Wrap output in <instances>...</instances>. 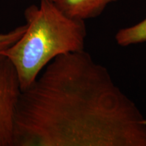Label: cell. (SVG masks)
I'll list each match as a JSON object with an SVG mask.
<instances>
[{
    "label": "cell",
    "instance_id": "6",
    "mask_svg": "<svg viewBox=\"0 0 146 146\" xmlns=\"http://www.w3.org/2000/svg\"><path fill=\"white\" fill-rule=\"evenodd\" d=\"M26 25L16 27L5 33H0V56L3 51L16 43L26 31Z\"/></svg>",
    "mask_w": 146,
    "mask_h": 146
},
{
    "label": "cell",
    "instance_id": "1",
    "mask_svg": "<svg viewBox=\"0 0 146 146\" xmlns=\"http://www.w3.org/2000/svg\"><path fill=\"white\" fill-rule=\"evenodd\" d=\"M14 146H146V118L83 50L58 56L22 91Z\"/></svg>",
    "mask_w": 146,
    "mask_h": 146
},
{
    "label": "cell",
    "instance_id": "4",
    "mask_svg": "<svg viewBox=\"0 0 146 146\" xmlns=\"http://www.w3.org/2000/svg\"><path fill=\"white\" fill-rule=\"evenodd\" d=\"M118 0H59L55 2L62 10L75 19L85 21L101 15L107 6Z\"/></svg>",
    "mask_w": 146,
    "mask_h": 146
},
{
    "label": "cell",
    "instance_id": "2",
    "mask_svg": "<svg viewBox=\"0 0 146 146\" xmlns=\"http://www.w3.org/2000/svg\"><path fill=\"white\" fill-rule=\"evenodd\" d=\"M25 32L1 55L13 66L22 91L58 56L84 50L85 21L65 14L52 0H40L25 12Z\"/></svg>",
    "mask_w": 146,
    "mask_h": 146
},
{
    "label": "cell",
    "instance_id": "5",
    "mask_svg": "<svg viewBox=\"0 0 146 146\" xmlns=\"http://www.w3.org/2000/svg\"><path fill=\"white\" fill-rule=\"evenodd\" d=\"M115 41L120 47H127L146 42V18L132 26L120 29L114 36Z\"/></svg>",
    "mask_w": 146,
    "mask_h": 146
},
{
    "label": "cell",
    "instance_id": "7",
    "mask_svg": "<svg viewBox=\"0 0 146 146\" xmlns=\"http://www.w3.org/2000/svg\"><path fill=\"white\" fill-rule=\"evenodd\" d=\"M53 1H54V2H57L58 1H59V0H52Z\"/></svg>",
    "mask_w": 146,
    "mask_h": 146
},
{
    "label": "cell",
    "instance_id": "3",
    "mask_svg": "<svg viewBox=\"0 0 146 146\" xmlns=\"http://www.w3.org/2000/svg\"><path fill=\"white\" fill-rule=\"evenodd\" d=\"M22 89L15 69L0 56V146H14L16 115Z\"/></svg>",
    "mask_w": 146,
    "mask_h": 146
}]
</instances>
